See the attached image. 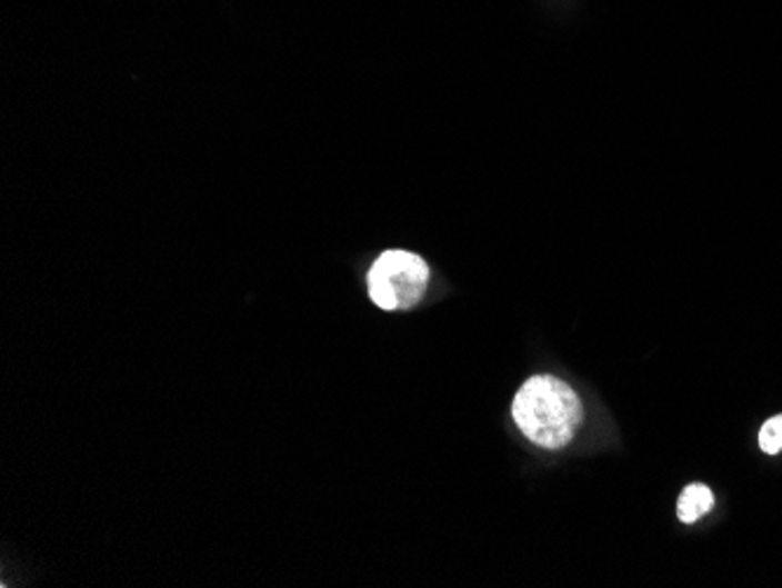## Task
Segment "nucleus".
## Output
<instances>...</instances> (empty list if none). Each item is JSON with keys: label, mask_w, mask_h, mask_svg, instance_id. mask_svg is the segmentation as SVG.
<instances>
[{"label": "nucleus", "mask_w": 782, "mask_h": 588, "mask_svg": "<svg viewBox=\"0 0 782 588\" xmlns=\"http://www.w3.org/2000/svg\"><path fill=\"white\" fill-rule=\"evenodd\" d=\"M511 412L520 433L547 450L572 444L583 422V406L577 391L553 376L530 378L518 389Z\"/></svg>", "instance_id": "obj_1"}, {"label": "nucleus", "mask_w": 782, "mask_h": 588, "mask_svg": "<svg viewBox=\"0 0 782 588\" xmlns=\"http://www.w3.org/2000/svg\"><path fill=\"white\" fill-rule=\"evenodd\" d=\"M429 266L418 253L384 251L368 272V296L380 310H410L424 298Z\"/></svg>", "instance_id": "obj_2"}, {"label": "nucleus", "mask_w": 782, "mask_h": 588, "mask_svg": "<svg viewBox=\"0 0 782 588\" xmlns=\"http://www.w3.org/2000/svg\"><path fill=\"white\" fill-rule=\"evenodd\" d=\"M714 505L712 490L703 484H693L686 486L678 499V518L684 522V526H691V522H699Z\"/></svg>", "instance_id": "obj_3"}, {"label": "nucleus", "mask_w": 782, "mask_h": 588, "mask_svg": "<svg viewBox=\"0 0 782 588\" xmlns=\"http://www.w3.org/2000/svg\"><path fill=\"white\" fill-rule=\"evenodd\" d=\"M759 448L766 455H778L782 450V416H773L759 429Z\"/></svg>", "instance_id": "obj_4"}]
</instances>
